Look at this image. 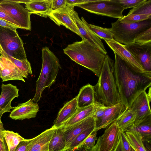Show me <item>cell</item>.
Here are the masks:
<instances>
[{"instance_id":"obj_47","label":"cell","mask_w":151,"mask_h":151,"mask_svg":"<svg viewBox=\"0 0 151 151\" xmlns=\"http://www.w3.org/2000/svg\"><path fill=\"white\" fill-rule=\"evenodd\" d=\"M1 117L0 116V140L3 141L4 137L3 134V132L5 130L3 127V124L1 120Z\"/></svg>"},{"instance_id":"obj_46","label":"cell","mask_w":151,"mask_h":151,"mask_svg":"<svg viewBox=\"0 0 151 151\" xmlns=\"http://www.w3.org/2000/svg\"><path fill=\"white\" fill-rule=\"evenodd\" d=\"M0 151H9L8 146L4 138L3 141L0 140Z\"/></svg>"},{"instance_id":"obj_20","label":"cell","mask_w":151,"mask_h":151,"mask_svg":"<svg viewBox=\"0 0 151 151\" xmlns=\"http://www.w3.org/2000/svg\"><path fill=\"white\" fill-rule=\"evenodd\" d=\"M0 78L2 82L20 80L25 82L18 69L8 59L0 55Z\"/></svg>"},{"instance_id":"obj_5","label":"cell","mask_w":151,"mask_h":151,"mask_svg":"<svg viewBox=\"0 0 151 151\" xmlns=\"http://www.w3.org/2000/svg\"><path fill=\"white\" fill-rule=\"evenodd\" d=\"M111 32L114 39L125 45L134 42L136 35L141 32L151 27V18L133 23L121 22L118 19L115 22L111 23Z\"/></svg>"},{"instance_id":"obj_19","label":"cell","mask_w":151,"mask_h":151,"mask_svg":"<svg viewBox=\"0 0 151 151\" xmlns=\"http://www.w3.org/2000/svg\"><path fill=\"white\" fill-rule=\"evenodd\" d=\"M0 95V116L1 117L5 113L11 111L14 107L11 106V103L15 97L19 96V89L16 86L11 83L4 84L1 86Z\"/></svg>"},{"instance_id":"obj_2","label":"cell","mask_w":151,"mask_h":151,"mask_svg":"<svg viewBox=\"0 0 151 151\" xmlns=\"http://www.w3.org/2000/svg\"><path fill=\"white\" fill-rule=\"evenodd\" d=\"M63 51L72 60L91 71L99 77L106 55L84 39L68 45Z\"/></svg>"},{"instance_id":"obj_30","label":"cell","mask_w":151,"mask_h":151,"mask_svg":"<svg viewBox=\"0 0 151 151\" xmlns=\"http://www.w3.org/2000/svg\"><path fill=\"white\" fill-rule=\"evenodd\" d=\"M3 134L8 146L9 151H14L20 142L26 139L17 133L13 131L4 130L3 132Z\"/></svg>"},{"instance_id":"obj_36","label":"cell","mask_w":151,"mask_h":151,"mask_svg":"<svg viewBox=\"0 0 151 151\" xmlns=\"http://www.w3.org/2000/svg\"><path fill=\"white\" fill-rule=\"evenodd\" d=\"M149 18H151V17L145 15L128 14L119 19L122 23L130 24L142 21Z\"/></svg>"},{"instance_id":"obj_44","label":"cell","mask_w":151,"mask_h":151,"mask_svg":"<svg viewBox=\"0 0 151 151\" xmlns=\"http://www.w3.org/2000/svg\"><path fill=\"white\" fill-rule=\"evenodd\" d=\"M66 5L78 6L80 4L86 2V0H65Z\"/></svg>"},{"instance_id":"obj_31","label":"cell","mask_w":151,"mask_h":151,"mask_svg":"<svg viewBox=\"0 0 151 151\" xmlns=\"http://www.w3.org/2000/svg\"><path fill=\"white\" fill-rule=\"evenodd\" d=\"M128 14L145 15L151 17V0H144L130 10Z\"/></svg>"},{"instance_id":"obj_41","label":"cell","mask_w":151,"mask_h":151,"mask_svg":"<svg viewBox=\"0 0 151 151\" xmlns=\"http://www.w3.org/2000/svg\"><path fill=\"white\" fill-rule=\"evenodd\" d=\"M66 5L65 0H53L52 9L53 10H56Z\"/></svg>"},{"instance_id":"obj_28","label":"cell","mask_w":151,"mask_h":151,"mask_svg":"<svg viewBox=\"0 0 151 151\" xmlns=\"http://www.w3.org/2000/svg\"><path fill=\"white\" fill-rule=\"evenodd\" d=\"M0 54L16 66L23 77L27 78L29 75L32 74L31 64L27 59L20 60L16 59L7 54L2 50Z\"/></svg>"},{"instance_id":"obj_37","label":"cell","mask_w":151,"mask_h":151,"mask_svg":"<svg viewBox=\"0 0 151 151\" xmlns=\"http://www.w3.org/2000/svg\"><path fill=\"white\" fill-rule=\"evenodd\" d=\"M134 42L144 44L151 42V27L141 32L135 36Z\"/></svg>"},{"instance_id":"obj_22","label":"cell","mask_w":151,"mask_h":151,"mask_svg":"<svg viewBox=\"0 0 151 151\" xmlns=\"http://www.w3.org/2000/svg\"><path fill=\"white\" fill-rule=\"evenodd\" d=\"M77 109L76 96L67 102L60 109L53 125L57 128L61 126L73 115Z\"/></svg>"},{"instance_id":"obj_26","label":"cell","mask_w":151,"mask_h":151,"mask_svg":"<svg viewBox=\"0 0 151 151\" xmlns=\"http://www.w3.org/2000/svg\"><path fill=\"white\" fill-rule=\"evenodd\" d=\"M135 119V114L130 109L126 108L115 121L119 129L125 132L133 126Z\"/></svg>"},{"instance_id":"obj_33","label":"cell","mask_w":151,"mask_h":151,"mask_svg":"<svg viewBox=\"0 0 151 151\" xmlns=\"http://www.w3.org/2000/svg\"><path fill=\"white\" fill-rule=\"evenodd\" d=\"M89 25L91 30L101 39L110 40L114 39L110 28H104L91 24Z\"/></svg>"},{"instance_id":"obj_17","label":"cell","mask_w":151,"mask_h":151,"mask_svg":"<svg viewBox=\"0 0 151 151\" xmlns=\"http://www.w3.org/2000/svg\"><path fill=\"white\" fill-rule=\"evenodd\" d=\"M39 110V106L32 99L18 104L11 111L9 117L15 120H22L35 117Z\"/></svg>"},{"instance_id":"obj_10","label":"cell","mask_w":151,"mask_h":151,"mask_svg":"<svg viewBox=\"0 0 151 151\" xmlns=\"http://www.w3.org/2000/svg\"><path fill=\"white\" fill-rule=\"evenodd\" d=\"M124 46L143 69L151 73V42L144 44L134 42Z\"/></svg>"},{"instance_id":"obj_42","label":"cell","mask_w":151,"mask_h":151,"mask_svg":"<svg viewBox=\"0 0 151 151\" xmlns=\"http://www.w3.org/2000/svg\"><path fill=\"white\" fill-rule=\"evenodd\" d=\"M0 19H3L19 27L17 23L10 17L0 9Z\"/></svg>"},{"instance_id":"obj_16","label":"cell","mask_w":151,"mask_h":151,"mask_svg":"<svg viewBox=\"0 0 151 151\" xmlns=\"http://www.w3.org/2000/svg\"><path fill=\"white\" fill-rule=\"evenodd\" d=\"M95 125V119L92 116H90L72 126L63 128L65 131L66 151L72 141L78 135L85 130Z\"/></svg>"},{"instance_id":"obj_6","label":"cell","mask_w":151,"mask_h":151,"mask_svg":"<svg viewBox=\"0 0 151 151\" xmlns=\"http://www.w3.org/2000/svg\"><path fill=\"white\" fill-rule=\"evenodd\" d=\"M23 45L16 30L0 26V46L3 51L16 59L26 60Z\"/></svg>"},{"instance_id":"obj_3","label":"cell","mask_w":151,"mask_h":151,"mask_svg":"<svg viewBox=\"0 0 151 151\" xmlns=\"http://www.w3.org/2000/svg\"><path fill=\"white\" fill-rule=\"evenodd\" d=\"M114 61L106 55L96 84L93 87L95 102L106 106L121 102L114 75Z\"/></svg>"},{"instance_id":"obj_29","label":"cell","mask_w":151,"mask_h":151,"mask_svg":"<svg viewBox=\"0 0 151 151\" xmlns=\"http://www.w3.org/2000/svg\"><path fill=\"white\" fill-rule=\"evenodd\" d=\"M125 132L130 147L134 151H147L139 132L134 131H127Z\"/></svg>"},{"instance_id":"obj_43","label":"cell","mask_w":151,"mask_h":151,"mask_svg":"<svg viewBox=\"0 0 151 151\" xmlns=\"http://www.w3.org/2000/svg\"><path fill=\"white\" fill-rule=\"evenodd\" d=\"M29 139L20 142L16 147L14 151H26Z\"/></svg>"},{"instance_id":"obj_18","label":"cell","mask_w":151,"mask_h":151,"mask_svg":"<svg viewBox=\"0 0 151 151\" xmlns=\"http://www.w3.org/2000/svg\"><path fill=\"white\" fill-rule=\"evenodd\" d=\"M57 128L53 125L37 136L29 139L26 151H48L50 141Z\"/></svg>"},{"instance_id":"obj_27","label":"cell","mask_w":151,"mask_h":151,"mask_svg":"<svg viewBox=\"0 0 151 151\" xmlns=\"http://www.w3.org/2000/svg\"><path fill=\"white\" fill-rule=\"evenodd\" d=\"M128 131H134L139 132L142 136L144 143L145 142L146 144H151V114L138 125L132 127Z\"/></svg>"},{"instance_id":"obj_38","label":"cell","mask_w":151,"mask_h":151,"mask_svg":"<svg viewBox=\"0 0 151 151\" xmlns=\"http://www.w3.org/2000/svg\"><path fill=\"white\" fill-rule=\"evenodd\" d=\"M94 104L95 108V111L92 116L95 121L103 116L105 111L109 106H106L96 102L94 103Z\"/></svg>"},{"instance_id":"obj_9","label":"cell","mask_w":151,"mask_h":151,"mask_svg":"<svg viewBox=\"0 0 151 151\" xmlns=\"http://www.w3.org/2000/svg\"><path fill=\"white\" fill-rule=\"evenodd\" d=\"M70 16L78 28L82 39H86L92 45L106 55L107 52L101 39L91 30L84 18L82 17L81 19L74 9L72 10Z\"/></svg>"},{"instance_id":"obj_23","label":"cell","mask_w":151,"mask_h":151,"mask_svg":"<svg viewBox=\"0 0 151 151\" xmlns=\"http://www.w3.org/2000/svg\"><path fill=\"white\" fill-rule=\"evenodd\" d=\"M77 97L78 109L89 106L95 102L93 87L90 84L83 86L81 88Z\"/></svg>"},{"instance_id":"obj_8","label":"cell","mask_w":151,"mask_h":151,"mask_svg":"<svg viewBox=\"0 0 151 151\" xmlns=\"http://www.w3.org/2000/svg\"><path fill=\"white\" fill-rule=\"evenodd\" d=\"M0 9L17 22L21 29L31 30V14L19 3L12 0H3L0 1Z\"/></svg>"},{"instance_id":"obj_32","label":"cell","mask_w":151,"mask_h":151,"mask_svg":"<svg viewBox=\"0 0 151 151\" xmlns=\"http://www.w3.org/2000/svg\"><path fill=\"white\" fill-rule=\"evenodd\" d=\"M95 126L92 127L78 135L72 141L66 151H75L84 140L94 131Z\"/></svg>"},{"instance_id":"obj_48","label":"cell","mask_w":151,"mask_h":151,"mask_svg":"<svg viewBox=\"0 0 151 151\" xmlns=\"http://www.w3.org/2000/svg\"><path fill=\"white\" fill-rule=\"evenodd\" d=\"M12 1L19 4L20 3H22L26 4L30 2L31 1V0H12Z\"/></svg>"},{"instance_id":"obj_24","label":"cell","mask_w":151,"mask_h":151,"mask_svg":"<svg viewBox=\"0 0 151 151\" xmlns=\"http://www.w3.org/2000/svg\"><path fill=\"white\" fill-rule=\"evenodd\" d=\"M65 131L62 127L57 128L50 141L48 151H66Z\"/></svg>"},{"instance_id":"obj_4","label":"cell","mask_w":151,"mask_h":151,"mask_svg":"<svg viewBox=\"0 0 151 151\" xmlns=\"http://www.w3.org/2000/svg\"><path fill=\"white\" fill-rule=\"evenodd\" d=\"M42 66L39 77L36 83L35 94L32 100L37 103L40 100L42 92L50 88L55 81L61 67L58 58L46 46L42 48Z\"/></svg>"},{"instance_id":"obj_7","label":"cell","mask_w":151,"mask_h":151,"mask_svg":"<svg viewBox=\"0 0 151 151\" xmlns=\"http://www.w3.org/2000/svg\"><path fill=\"white\" fill-rule=\"evenodd\" d=\"M78 7L98 15L118 19L123 17L122 13L124 9L116 0H91Z\"/></svg>"},{"instance_id":"obj_14","label":"cell","mask_w":151,"mask_h":151,"mask_svg":"<svg viewBox=\"0 0 151 151\" xmlns=\"http://www.w3.org/2000/svg\"><path fill=\"white\" fill-rule=\"evenodd\" d=\"M120 131L115 121L107 127L101 136L99 151H113L119 141Z\"/></svg>"},{"instance_id":"obj_50","label":"cell","mask_w":151,"mask_h":151,"mask_svg":"<svg viewBox=\"0 0 151 151\" xmlns=\"http://www.w3.org/2000/svg\"><path fill=\"white\" fill-rule=\"evenodd\" d=\"M131 151H134V150L131 147Z\"/></svg>"},{"instance_id":"obj_11","label":"cell","mask_w":151,"mask_h":151,"mask_svg":"<svg viewBox=\"0 0 151 151\" xmlns=\"http://www.w3.org/2000/svg\"><path fill=\"white\" fill-rule=\"evenodd\" d=\"M114 53L117 54L135 72L151 76V73L145 71L133 55L123 45L114 39L104 40Z\"/></svg>"},{"instance_id":"obj_35","label":"cell","mask_w":151,"mask_h":151,"mask_svg":"<svg viewBox=\"0 0 151 151\" xmlns=\"http://www.w3.org/2000/svg\"><path fill=\"white\" fill-rule=\"evenodd\" d=\"M97 132L93 131L79 146L75 151L81 150L82 149L89 150L95 145V142L97 140Z\"/></svg>"},{"instance_id":"obj_21","label":"cell","mask_w":151,"mask_h":151,"mask_svg":"<svg viewBox=\"0 0 151 151\" xmlns=\"http://www.w3.org/2000/svg\"><path fill=\"white\" fill-rule=\"evenodd\" d=\"M53 0H31L26 4V9L31 14L47 18L52 10Z\"/></svg>"},{"instance_id":"obj_15","label":"cell","mask_w":151,"mask_h":151,"mask_svg":"<svg viewBox=\"0 0 151 151\" xmlns=\"http://www.w3.org/2000/svg\"><path fill=\"white\" fill-rule=\"evenodd\" d=\"M126 108L121 103L112 106H109L100 118L95 121L94 131L108 127L122 114Z\"/></svg>"},{"instance_id":"obj_1","label":"cell","mask_w":151,"mask_h":151,"mask_svg":"<svg viewBox=\"0 0 151 151\" xmlns=\"http://www.w3.org/2000/svg\"><path fill=\"white\" fill-rule=\"evenodd\" d=\"M114 55V75L119 95L121 102L130 109L135 99L151 86V76L135 72Z\"/></svg>"},{"instance_id":"obj_49","label":"cell","mask_w":151,"mask_h":151,"mask_svg":"<svg viewBox=\"0 0 151 151\" xmlns=\"http://www.w3.org/2000/svg\"><path fill=\"white\" fill-rule=\"evenodd\" d=\"M1 50H2V49L1 48V47H0V53H1Z\"/></svg>"},{"instance_id":"obj_34","label":"cell","mask_w":151,"mask_h":151,"mask_svg":"<svg viewBox=\"0 0 151 151\" xmlns=\"http://www.w3.org/2000/svg\"><path fill=\"white\" fill-rule=\"evenodd\" d=\"M131 147L124 132L120 130L118 142L113 151H131Z\"/></svg>"},{"instance_id":"obj_25","label":"cell","mask_w":151,"mask_h":151,"mask_svg":"<svg viewBox=\"0 0 151 151\" xmlns=\"http://www.w3.org/2000/svg\"><path fill=\"white\" fill-rule=\"evenodd\" d=\"M95 111L93 104L89 106L77 109L73 115L61 126L65 128L71 126L90 116H92Z\"/></svg>"},{"instance_id":"obj_45","label":"cell","mask_w":151,"mask_h":151,"mask_svg":"<svg viewBox=\"0 0 151 151\" xmlns=\"http://www.w3.org/2000/svg\"><path fill=\"white\" fill-rule=\"evenodd\" d=\"M101 136L97 139V142L91 149L87 151H99L100 145Z\"/></svg>"},{"instance_id":"obj_12","label":"cell","mask_w":151,"mask_h":151,"mask_svg":"<svg viewBox=\"0 0 151 151\" xmlns=\"http://www.w3.org/2000/svg\"><path fill=\"white\" fill-rule=\"evenodd\" d=\"M74 8V6L66 5L63 8L52 10L48 17L59 26H64L81 37L78 28L70 16L71 12Z\"/></svg>"},{"instance_id":"obj_39","label":"cell","mask_w":151,"mask_h":151,"mask_svg":"<svg viewBox=\"0 0 151 151\" xmlns=\"http://www.w3.org/2000/svg\"><path fill=\"white\" fill-rule=\"evenodd\" d=\"M116 1L122 6L124 9L129 8H134L144 0H116Z\"/></svg>"},{"instance_id":"obj_13","label":"cell","mask_w":151,"mask_h":151,"mask_svg":"<svg viewBox=\"0 0 151 151\" xmlns=\"http://www.w3.org/2000/svg\"><path fill=\"white\" fill-rule=\"evenodd\" d=\"M150 101L151 97L148 96L146 91L140 93L133 101L130 108L136 115L135 120L133 126H137L151 114Z\"/></svg>"},{"instance_id":"obj_40","label":"cell","mask_w":151,"mask_h":151,"mask_svg":"<svg viewBox=\"0 0 151 151\" xmlns=\"http://www.w3.org/2000/svg\"><path fill=\"white\" fill-rule=\"evenodd\" d=\"M0 26L9 28L14 30H16L17 29H21L17 25L1 19H0Z\"/></svg>"}]
</instances>
